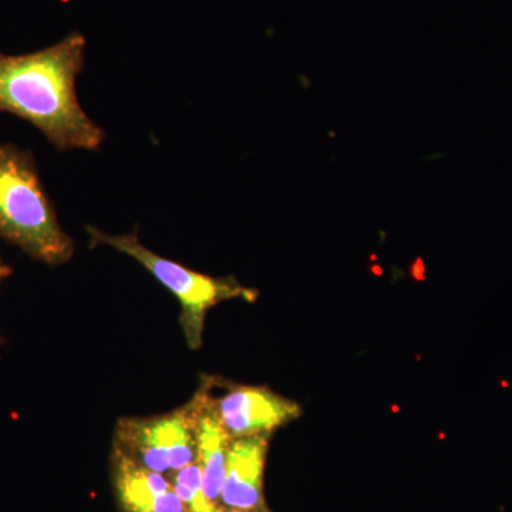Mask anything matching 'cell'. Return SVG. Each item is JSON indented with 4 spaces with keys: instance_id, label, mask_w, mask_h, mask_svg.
Returning <instances> with one entry per match:
<instances>
[{
    "instance_id": "8fae6325",
    "label": "cell",
    "mask_w": 512,
    "mask_h": 512,
    "mask_svg": "<svg viewBox=\"0 0 512 512\" xmlns=\"http://www.w3.org/2000/svg\"><path fill=\"white\" fill-rule=\"evenodd\" d=\"M222 512H235V511H222ZM249 512H271V511H249Z\"/></svg>"
},
{
    "instance_id": "9c48e42d",
    "label": "cell",
    "mask_w": 512,
    "mask_h": 512,
    "mask_svg": "<svg viewBox=\"0 0 512 512\" xmlns=\"http://www.w3.org/2000/svg\"><path fill=\"white\" fill-rule=\"evenodd\" d=\"M175 493L183 501L187 512H222L220 505L212 503L205 494L202 474L198 464L191 463L168 476Z\"/></svg>"
},
{
    "instance_id": "6da1fadb",
    "label": "cell",
    "mask_w": 512,
    "mask_h": 512,
    "mask_svg": "<svg viewBox=\"0 0 512 512\" xmlns=\"http://www.w3.org/2000/svg\"><path fill=\"white\" fill-rule=\"evenodd\" d=\"M86 46V37L72 32L37 52H0V113L28 121L57 150H99L106 133L87 116L76 93Z\"/></svg>"
},
{
    "instance_id": "5b68a950",
    "label": "cell",
    "mask_w": 512,
    "mask_h": 512,
    "mask_svg": "<svg viewBox=\"0 0 512 512\" xmlns=\"http://www.w3.org/2000/svg\"><path fill=\"white\" fill-rule=\"evenodd\" d=\"M218 387L221 392L215 394L205 379L201 389L231 440L272 436L275 430L301 417L302 407L298 403L269 387L247 386L224 380Z\"/></svg>"
},
{
    "instance_id": "7a4b0ae2",
    "label": "cell",
    "mask_w": 512,
    "mask_h": 512,
    "mask_svg": "<svg viewBox=\"0 0 512 512\" xmlns=\"http://www.w3.org/2000/svg\"><path fill=\"white\" fill-rule=\"evenodd\" d=\"M0 239L49 266L67 264L74 255L32 151L6 143H0Z\"/></svg>"
},
{
    "instance_id": "3957f363",
    "label": "cell",
    "mask_w": 512,
    "mask_h": 512,
    "mask_svg": "<svg viewBox=\"0 0 512 512\" xmlns=\"http://www.w3.org/2000/svg\"><path fill=\"white\" fill-rule=\"evenodd\" d=\"M87 234L92 239L93 247L106 245L130 256L146 268L164 288L173 293L181 305V328L191 349L201 348L205 318L212 308L231 299L254 301L258 296V293L245 288L234 278H215L201 274L164 256L154 254L141 244L137 232L109 235L97 228L87 227Z\"/></svg>"
},
{
    "instance_id": "30bf717a",
    "label": "cell",
    "mask_w": 512,
    "mask_h": 512,
    "mask_svg": "<svg viewBox=\"0 0 512 512\" xmlns=\"http://www.w3.org/2000/svg\"><path fill=\"white\" fill-rule=\"evenodd\" d=\"M13 275V268L0 258V286Z\"/></svg>"
},
{
    "instance_id": "8992f818",
    "label": "cell",
    "mask_w": 512,
    "mask_h": 512,
    "mask_svg": "<svg viewBox=\"0 0 512 512\" xmlns=\"http://www.w3.org/2000/svg\"><path fill=\"white\" fill-rule=\"evenodd\" d=\"M271 436L231 440L222 484L220 507L224 511H269L264 480Z\"/></svg>"
},
{
    "instance_id": "277c9868",
    "label": "cell",
    "mask_w": 512,
    "mask_h": 512,
    "mask_svg": "<svg viewBox=\"0 0 512 512\" xmlns=\"http://www.w3.org/2000/svg\"><path fill=\"white\" fill-rule=\"evenodd\" d=\"M114 448L148 470L171 476L195 461L187 407L161 416L124 417L116 426Z\"/></svg>"
},
{
    "instance_id": "52a82bcc",
    "label": "cell",
    "mask_w": 512,
    "mask_h": 512,
    "mask_svg": "<svg viewBox=\"0 0 512 512\" xmlns=\"http://www.w3.org/2000/svg\"><path fill=\"white\" fill-rule=\"evenodd\" d=\"M113 483L123 512H187L164 474L148 470L113 447Z\"/></svg>"
},
{
    "instance_id": "ba28073f",
    "label": "cell",
    "mask_w": 512,
    "mask_h": 512,
    "mask_svg": "<svg viewBox=\"0 0 512 512\" xmlns=\"http://www.w3.org/2000/svg\"><path fill=\"white\" fill-rule=\"evenodd\" d=\"M185 407L190 414L195 440V463L201 470L205 494L212 503L220 505L231 439L222 429L220 420L212 412L201 387Z\"/></svg>"
}]
</instances>
